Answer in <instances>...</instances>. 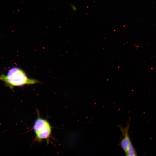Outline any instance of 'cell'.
Listing matches in <instances>:
<instances>
[{
  "mask_svg": "<svg viewBox=\"0 0 156 156\" xmlns=\"http://www.w3.org/2000/svg\"><path fill=\"white\" fill-rule=\"evenodd\" d=\"M0 80L11 89L16 86L34 84L39 82L36 79L29 78L23 70L16 67L10 69L6 75H0Z\"/></svg>",
  "mask_w": 156,
  "mask_h": 156,
  "instance_id": "cell-1",
  "label": "cell"
},
{
  "mask_svg": "<svg viewBox=\"0 0 156 156\" xmlns=\"http://www.w3.org/2000/svg\"><path fill=\"white\" fill-rule=\"evenodd\" d=\"M38 115L33 127L36 135L34 142H41L43 140H45L48 143L51 137V126L47 120L41 118Z\"/></svg>",
  "mask_w": 156,
  "mask_h": 156,
  "instance_id": "cell-2",
  "label": "cell"
},
{
  "mask_svg": "<svg viewBox=\"0 0 156 156\" xmlns=\"http://www.w3.org/2000/svg\"><path fill=\"white\" fill-rule=\"evenodd\" d=\"M130 120L127 122L125 127L118 126L122 133V137L120 142V146L124 151L126 156H136V153L129 135Z\"/></svg>",
  "mask_w": 156,
  "mask_h": 156,
  "instance_id": "cell-3",
  "label": "cell"
},
{
  "mask_svg": "<svg viewBox=\"0 0 156 156\" xmlns=\"http://www.w3.org/2000/svg\"><path fill=\"white\" fill-rule=\"evenodd\" d=\"M70 5L72 10L74 11H76L77 10V8L75 5L72 4H71Z\"/></svg>",
  "mask_w": 156,
  "mask_h": 156,
  "instance_id": "cell-4",
  "label": "cell"
}]
</instances>
